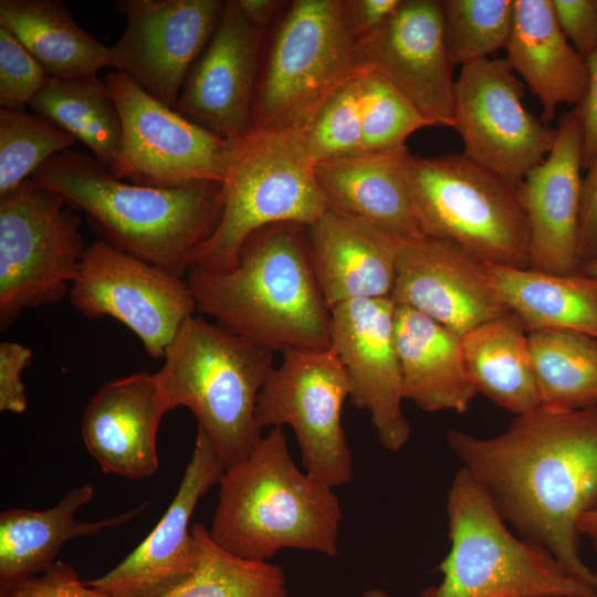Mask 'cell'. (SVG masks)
<instances>
[{
    "label": "cell",
    "instance_id": "cell-32",
    "mask_svg": "<svg viewBox=\"0 0 597 597\" xmlns=\"http://www.w3.org/2000/svg\"><path fill=\"white\" fill-rule=\"evenodd\" d=\"M540 406L573 411L597 406V338L565 329L528 332Z\"/></svg>",
    "mask_w": 597,
    "mask_h": 597
},
{
    "label": "cell",
    "instance_id": "cell-16",
    "mask_svg": "<svg viewBox=\"0 0 597 597\" xmlns=\"http://www.w3.org/2000/svg\"><path fill=\"white\" fill-rule=\"evenodd\" d=\"M356 41L365 71L390 82L431 126L453 128V66L440 1L401 0L380 27Z\"/></svg>",
    "mask_w": 597,
    "mask_h": 597
},
{
    "label": "cell",
    "instance_id": "cell-22",
    "mask_svg": "<svg viewBox=\"0 0 597 597\" xmlns=\"http://www.w3.org/2000/svg\"><path fill=\"white\" fill-rule=\"evenodd\" d=\"M168 411L156 373L109 380L83 410V443L104 473L149 478L158 470L157 432Z\"/></svg>",
    "mask_w": 597,
    "mask_h": 597
},
{
    "label": "cell",
    "instance_id": "cell-42",
    "mask_svg": "<svg viewBox=\"0 0 597 597\" xmlns=\"http://www.w3.org/2000/svg\"><path fill=\"white\" fill-rule=\"evenodd\" d=\"M582 180L578 258L582 266L597 256V155Z\"/></svg>",
    "mask_w": 597,
    "mask_h": 597
},
{
    "label": "cell",
    "instance_id": "cell-9",
    "mask_svg": "<svg viewBox=\"0 0 597 597\" xmlns=\"http://www.w3.org/2000/svg\"><path fill=\"white\" fill-rule=\"evenodd\" d=\"M364 72L343 0L293 1L259 75L250 132L306 127L331 94Z\"/></svg>",
    "mask_w": 597,
    "mask_h": 597
},
{
    "label": "cell",
    "instance_id": "cell-12",
    "mask_svg": "<svg viewBox=\"0 0 597 597\" xmlns=\"http://www.w3.org/2000/svg\"><path fill=\"white\" fill-rule=\"evenodd\" d=\"M104 82L123 129L112 175L153 187L224 182L238 139L224 138L186 118L123 72H108Z\"/></svg>",
    "mask_w": 597,
    "mask_h": 597
},
{
    "label": "cell",
    "instance_id": "cell-5",
    "mask_svg": "<svg viewBox=\"0 0 597 597\" xmlns=\"http://www.w3.org/2000/svg\"><path fill=\"white\" fill-rule=\"evenodd\" d=\"M273 369V352L193 315L169 344L156 375L169 409L192 411L228 469L262 437L256 402Z\"/></svg>",
    "mask_w": 597,
    "mask_h": 597
},
{
    "label": "cell",
    "instance_id": "cell-17",
    "mask_svg": "<svg viewBox=\"0 0 597 597\" xmlns=\"http://www.w3.org/2000/svg\"><path fill=\"white\" fill-rule=\"evenodd\" d=\"M391 297L357 298L331 310V347L342 362L353 404L370 416L381 446L398 452L410 437L395 343Z\"/></svg>",
    "mask_w": 597,
    "mask_h": 597
},
{
    "label": "cell",
    "instance_id": "cell-41",
    "mask_svg": "<svg viewBox=\"0 0 597 597\" xmlns=\"http://www.w3.org/2000/svg\"><path fill=\"white\" fill-rule=\"evenodd\" d=\"M32 362V350L17 342L0 344V411L23 413L27 409L22 371Z\"/></svg>",
    "mask_w": 597,
    "mask_h": 597
},
{
    "label": "cell",
    "instance_id": "cell-31",
    "mask_svg": "<svg viewBox=\"0 0 597 597\" xmlns=\"http://www.w3.org/2000/svg\"><path fill=\"white\" fill-rule=\"evenodd\" d=\"M29 105L85 144L105 168H114L121 153L122 121L106 83L96 75L49 77Z\"/></svg>",
    "mask_w": 597,
    "mask_h": 597
},
{
    "label": "cell",
    "instance_id": "cell-14",
    "mask_svg": "<svg viewBox=\"0 0 597 597\" xmlns=\"http://www.w3.org/2000/svg\"><path fill=\"white\" fill-rule=\"evenodd\" d=\"M524 96L504 59L461 66L454 81L453 128L463 155L516 187L545 159L557 134L525 108Z\"/></svg>",
    "mask_w": 597,
    "mask_h": 597
},
{
    "label": "cell",
    "instance_id": "cell-24",
    "mask_svg": "<svg viewBox=\"0 0 597 597\" xmlns=\"http://www.w3.org/2000/svg\"><path fill=\"white\" fill-rule=\"evenodd\" d=\"M407 147L315 165L328 210L368 222L400 240L423 237L407 181Z\"/></svg>",
    "mask_w": 597,
    "mask_h": 597
},
{
    "label": "cell",
    "instance_id": "cell-34",
    "mask_svg": "<svg viewBox=\"0 0 597 597\" xmlns=\"http://www.w3.org/2000/svg\"><path fill=\"white\" fill-rule=\"evenodd\" d=\"M440 4L444 44L453 67L505 49L513 25L514 0H442Z\"/></svg>",
    "mask_w": 597,
    "mask_h": 597
},
{
    "label": "cell",
    "instance_id": "cell-40",
    "mask_svg": "<svg viewBox=\"0 0 597 597\" xmlns=\"http://www.w3.org/2000/svg\"><path fill=\"white\" fill-rule=\"evenodd\" d=\"M561 30L583 56L597 49V0H551Z\"/></svg>",
    "mask_w": 597,
    "mask_h": 597
},
{
    "label": "cell",
    "instance_id": "cell-21",
    "mask_svg": "<svg viewBox=\"0 0 597 597\" xmlns=\"http://www.w3.org/2000/svg\"><path fill=\"white\" fill-rule=\"evenodd\" d=\"M553 148L519 184L528 230V269L580 272L578 258L583 134L576 108L558 121Z\"/></svg>",
    "mask_w": 597,
    "mask_h": 597
},
{
    "label": "cell",
    "instance_id": "cell-26",
    "mask_svg": "<svg viewBox=\"0 0 597 597\" xmlns=\"http://www.w3.org/2000/svg\"><path fill=\"white\" fill-rule=\"evenodd\" d=\"M395 343L405 399L427 412L467 411L478 391L462 336L413 308L396 305Z\"/></svg>",
    "mask_w": 597,
    "mask_h": 597
},
{
    "label": "cell",
    "instance_id": "cell-18",
    "mask_svg": "<svg viewBox=\"0 0 597 597\" xmlns=\"http://www.w3.org/2000/svg\"><path fill=\"white\" fill-rule=\"evenodd\" d=\"M224 470L213 442L198 427L192 454L161 519L118 565L86 584L114 597H159L186 580L199 559L191 516Z\"/></svg>",
    "mask_w": 597,
    "mask_h": 597
},
{
    "label": "cell",
    "instance_id": "cell-30",
    "mask_svg": "<svg viewBox=\"0 0 597 597\" xmlns=\"http://www.w3.org/2000/svg\"><path fill=\"white\" fill-rule=\"evenodd\" d=\"M469 374L479 394L515 416L540 407L528 332L512 312L462 336Z\"/></svg>",
    "mask_w": 597,
    "mask_h": 597
},
{
    "label": "cell",
    "instance_id": "cell-33",
    "mask_svg": "<svg viewBox=\"0 0 597 597\" xmlns=\"http://www.w3.org/2000/svg\"><path fill=\"white\" fill-rule=\"evenodd\" d=\"M199 548L193 573L159 597H286L284 569L235 556L216 544L202 523L191 526Z\"/></svg>",
    "mask_w": 597,
    "mask_h": 597
},
{
    "label": "cell",
    "instance_id": "cell-23",
    "mask_svg": "<svg viewBox=\"0 0 597 597\" xmlns=\"http://www.w3.org/2000/svg\"><path fill=\"white\" fill-rule=\"evenodd\" d=\"M306 230L313 270L329 310L357 298L391 297L404 240L332 210Z\"/></svg>",
    "mask_w": 597,
    "mask_h": 597
},
{
    "label": "cell",
    "instance_id": "cell-45",
    "mask_svg": "<svg viewBox=\"0 0 597 597\" xmlns=\"http://www.w3.org/2000/svg\"><path fill=\"white\" fill-rule=\"evenodd\" d=\"M247 19L254 25L265 30L280 8V1L274 0H235Z\"/></svg>",
    "mask_w": 597,
    "mask_h": 597
},
{
    "label": "cell",
    "instance_id": "cell-35",
    "mask_svg": "<svg viewBox=\"0 0 597 597\" xmlns=\"http://www.w3.org/2000/svg\"><path fill=\"white\" fill-rule=\"evenodd\" d=\"M75 138L51 121L23 109H0V197L21 186Z\"/></svg>",
    "mask_w": 597,
    "mask_h": 597
},
{
    "label": "cell",
    "instance_id": "cell-6",
    "mask_svg": "<svg viewBox=\"0 0 597 597\" xmlns=\"http://www.w3.org/2000/svg\"><path fill=\"white\" fill-rule=\"evenodd\" d=\"M450 551L439 585L420 597H597L548 551L506 527L488 491L464 468L447 496Z\"/></svg>",
    "mask_w": 597,
    "mask_h": 597
},
{
    "label": "cell",
    "instance_id": "cell-44",
    "mask_svg": "<svg viewBox=\"0 0 597 597\" xmlns=\"http://www.w3.org/2000/svg\"><path fill=\"white\" fill-rule=\"evenodd\" d=\"M401 0H343L347 25L357 39L380 27L399 7Z\"/></svg>",
    "mask_w": 597,
    "mask_h": 597
},
{
    "label": "cell",
    "instance_id": "cell-47",
    "mask_svg": "<svg viewBox=\"0 0 597 597\" xmlns=\"http://www.w3.org/2000/svg\"><path fill=\"white\" fill-rule=\"evenodd\" d=\"M580 271L597 279V256L586 262Z\"/></svg>",
    "mask_w": 597,
    "mask_h": 597
},
{
    "label": "cell",
    "instance_id": "cell-10",
    "mask_svg": "<svg viewBox=\"0 0 597 597\" xmlns=\"http://www.w3.org/2000/svg\"><path fill=\"white\" fill-rule=\"evenodd\" d=\"M81 220L33 178L0 197V326L70 293L86 250Z\"/></svg>",
    "mask_w": 597,
    "mask_h": 597
},
{
    "label": "cell",
    "instance_id": "cell-2",
    "mask_svg": "<svg viewBox=\"0 0 597 597\" xmlns=\"http://www.w3.org/2000/svg\"><path fill=\"white\" fill-rule=\"evenodd\" d=\"M197 310L282 354L331 348V310L317 283L306 226L279 223L252 233L228 271L191 268Z\"/></svg>",
    "mask_w": 597,
    "mask_h": 597
},
{
    "label": "cell",
    "instance_id": "cell-48",
    "mask_svg": "<svg viewBox=\"0 0 597 597\" xmlns=\"http://www.w3.org/2000/svg\"><path fill=\"white\" fill-rule=\"evenodd\" d=\"M363 597H388V595L381 589L373 588L366 590Z\"/></svg>",
    "mask_w": 597,
    "mask_h": 597
},
{
    "label": "cell",
    "instance_id": "cell-46",
    "mask_svg": "<svg viewBox=\"0 0 597 597\" xmlns=\"http://www.w3.org/2000/svg\"><path fill=\"white\" fill-rule=\"evenodd\" d=\"M578 530L580 535L586 536L597 552V507L579 519Z\"/></svg>",
    "mask_w": 597,
    "mask_h": 597
},
{
    "label": "cell",
    "instance_id": "cell-8",
    "mask_svg": "<svg viewBox=\"0 0 597 597\" xmlns=\"http://www.w3.org/2000/svg\"><path fill=\"white\" fill-rule=\"evenodd\" d=\"M407 181L426 237L483 264L528 268V230L517 187L463 154L409 155Z\"/></svg>",
    "mask_w": 597,
    "mask_h": 597
},
{
    "label": "cell",
    "instance_id": "cell-1",
    "mask_svg": "<svg viewBox=\"0 0 597 597\" xmlns=\"http://www.w3.org/2000/svg\"><path fill=\"white\" fill-rule=\"evenodd\" d=\"M448 443L522 537L597 590L580 557L579 519L597 507V406L515 416L492 438L449 430Z\"/></svg>",
    "mask_w": 597,
    "mask_h": 597
},
{
    "label": "cell",
    "instance_id": "cell-4",
    "mask_svg": "<svg viewBox=\"0 0 597 597\" xmlns=\"http://www.w3.org/2000/svg\"><path fill=\"white\" fill-rule=\"evenodd\" d=\"M209 533L241 558L268 562L285 548L333 557L343 511L333 489L294 463L283 427L224 470Z\"/></svg>",
    "mask_w": 597,
    "mask_h": 597
},
{
    "label": "cell",
    "instance_id": "cell-19",
    "mask_svg": "<svg viewBox=\"0 0 597 597\" xmlns=\"http://www.w3.org/2000/svg\"><path fill=\"white\" fill-rule=\"evenodd\" d=\"M265 30L226 1L219 23L192 65L175 111L228 139L250 133Z\"/></svg>",
    "mask_w": 597,
    "mask_h": 597
},
{
    "label": "cell",
    "instance_id": "cell-7",
    "mask_svg": "<svg viewBox=\"0 0 597 597\" xmlns=\"http://www.w3.org/2000/svg\"><path fill=\"white\" fill-rule=\"evenodd\" d=\"M304 128L250 132L238 139L223 182L221 217L196 252L192 268L228 271L255 231L279 223L307 227L328 210Z\"/></svg>",
    "mask_w": 597,
    "mask_h": 597
},
{
    "label": "cell",
    "instance_id": "cell-39",
    "mask_svg": "<svg viewBox=\"0 0 597 597\" xmlns=\"http://www.w3.org/2000/svg\"><path fill=\"white\" fill-rule=\"evenodd\" d=\"M0 597H114L82 582L77 572L62 561L27 578Z\"/></svg>",
    "mask_w": 597,
    "mask_h": 597
},
{
    "label": "cell",
    "instance_id": "cell-25",
    "mask_svg": "<svg viewBox=\"0 0 597 597\" xmlns=\"http://www.w3.org/2000/svg\"><path fill=\"white\" fill-rule=\"evenodd\" d=\"M510 69L542 104L549 123L562 104L579 105L586 93V59L569 43L551 0H514L512 31L504 49Z\"/></svg>",
    "mask_w": 597,
    "mask_h": 597
},
{
    "label": "cell",
    "instance_id": "cell-29",
    "mask_svg": "<svg viewBox=\"0 0 597 597\" xmlns=\"http://www.w3.org/2000/svg\"><path fill=\"white\" fill-rule=\"evenodd\" d=\"M0 27L9 30L50 77L96 75L111 66V49L83 30L60 0H1Z\"/></svg>",
    "mask_w": 597,
    "mask_h": 597
},
{
    "label": "cell",
    "instance_id": "cell-38",
    "mask_svg": "<svg viewBox=\"0 0 597 597\" xmlns=\"http://www.w3.org/2000/svg\"><path fill=\"white\" fill-rule=\"evenodd\" d=\"M50 75L6 28L0 27V105L23 109L45 85Z\"/></svg>",
    "mask_w": 597,
    "mask_h": 597
},
{
    "label": "cell",
    "instance_id": "cell-20",
    "mask_svg": "<svg viewBox=\"0 0 597 597\" xmlns=\"http://www.w3.org/2000/svg\"><path fill=\"white\" fill-rule=\"evenodd\" d=\"M391 300L460 336L511 312L491 286L485 264L426 235L401 242Z\"/></svg>",
    "mask_w": 597,
    "mask_h": 597
},
{
    "label": "cell",
    "instance_id": "cell-36",
    "mask_svg": "<svg viewBox=\"0 0 597 597\" xmlns=\"http://www.w3.org/2000/svg\"><path fill=\"white\" fill-rule=\"evenodd\" d=\"M363 127V151L406 147L415 132L431 126L417 108L385 77L366 71L357 77Z\"/></svg>",
    "mask_w": 597,
    "mask_h": 597
},
{
    "label": "cell",
    "instance_id": "cell-27",
    "mask_svg": "<svg viewBox=\"0 0 597 597\" xmlns=\"http://www.w3.org/2000/svg\"><path fill=\"white\" fill-rule=\"evenodd\" d=\"M93 493L92 485L84 484L71 489L50 509H8L0 513V596L51 566L67 542L126 524L149 504L143 502L125 513L80 522L75 515Z\"/></svg>",
    "mask_w": 597,
    "mask_h": 597
},
{
    "label": "cell",
    "instance_id": "cell-11",
    "mask_svg": "<svg viewBox=\"0 0 597 597\" xmlns=\"http://www.w3.org/2000/svg\"><path fill=\"white\" fill-rule=\"evenodd\" d=\"M352 387L331 347L283 354L264 383L255 419L262 430L289 426L301 450L304 471L334 489L353 478V455L342 425Z\"/></svg>",
    "mask_w": 597,
    "mask_h": 597
},
{
    "label": "cell",
    "instance_id": "cell-28",
    "mask_svg": "<svg viewBox=\"0 0 597 597\" xmlns=\"http://www.w3.org/2000/svg\"><path fill=\"white\" fill-rule=\"evenodd\" d=\"M499 300L527 332L565 329L597 338V279L485 264Z\"/></svg>",
    "mask_w": 597,
    "mask_h": 597
},
{
    "label": "cell",
    "instance_id": "cell-13",
    "mask_svg": "<svg viewBox=\"0 0 597 597\" xmlns=\"http://www.w3.org/2000/svg\"><path fill=\"white\" fill-rule=\"evenodd\" d=\"M69 296L83 316H108L124 324L154 359L164 358L181 325L197 311L186 277L104 240L86 247Z\"/></svg>",
    "mask_w": 597,
    "mask_h": 597
},
{
    "label": "cell",
    "instance_id": "cell-43",
    "mask_svg": "<svg viewBox=\"0 0 597 597\" xmlns=\"http://www.w3.org/2000/svg\"><path fill=\"white\" fill-rule=\"evenodd\" d=\"M588 83L584 98L575 106L583 134V167L597 155V49L586 57Z\"/></svg>",
    "mask_w": 597,
    "mask_h": 597
},
{
    "label": "cell",
    "instance_id": "cell-3",
    "mask_svg": "<svg viewBox=\"0 0 597 597\" xmlns=\"http://www.w3.org/2000/svg\"><path fill=\"white\" fill-rule=\"evenodd\" d=\"M32 178L83 211L102 240L182 277L218 226L224 201L221 182H126L94 157L72 149L51 157Z\"/></svg>",
    "mask_w": 597,
    "mask_h": 597
},
{
    "label": "cell",
    "instance_id": "cell-37",
    "mask_svg": "<svg viewBox=\"0 0 597 597\" xmlns=\"http://www.w3.org/2000/svg\"><path fill=\"white\" fill-rule=\"evenodd\" d=\"M357 77L331 94L304 128L305 147L314 165L363 151Z\"/></svg>",
    "mask_w": 597,
    "mask_h": 597
},
{
    "label": "cell",
    "instance_id": "cell-15",
    "mask_svg": "<svg viewBox=\"0 0 597 597\" xmlns=\"http://www.w3.org/2000/svg\"><path fill=\"white\" fill-rule=\"evenodd\" d=\"M219 0H117L126 19L109 46L111 66L149 95L176 107L185 81L211 39L223 11Z\"/></svg>",
    "mask_w": 597,
    "mask_h": 597
}]
</instances>
